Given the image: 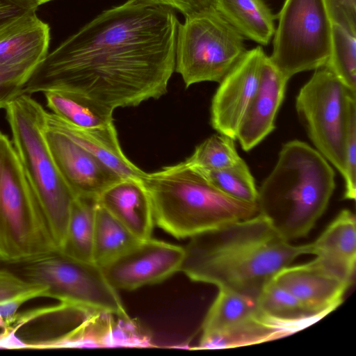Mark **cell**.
Here are the masks:
<instances>
[{
  "mask_svg": "<svg viewBox=\"0 0 356 356\" xmlns=\"http://www.w3.org/2000/svg\"><path fill=\"white\" fill-rule=\"evenodd\" d=\"M179 24L169 6L127 0L103 11L48 54L24 92H73L113 111L159 99L175 71Z\"/></svg>",
  "mask_w": 356,
  "mask_h": 356,
  "instance_id": "6da1fadb",
  "label": "cell"
},
{
  "mask_svg": "<svg viewBox=\"0 0 356 356\" xmlns=\"http://www.w3.org/2000/svg\"><path fill=\"white\" fill-rule=\"evenodd\" d=\"M191 238L180 271L256 302L282 269L312 252L311 243L291 244L259 213Z\"/></svg>",
  "mask_w": 356,
  "mask_h": 356,
  "instance_id": "7a4b0ae2",
  "label": "cell"
},
{
  "mask_svg": "<svg viewBox=\"0 0 356 356\" xmlns=\"http://www.w3.org/2000/svg\"><path fill=\"white\" fill-rule=\"evenodd\" d=\"M334 178V170L315 148L288 141L258 189L259 213L285 240L305 237L326 210Z\"/></svg>",
  "mask_w": 356,
  "mask_h": 356,
  "instance_id": "3957f363",
  "label": "cell"
},
{
  "mask_svg": "<svg viewBox=\"0 0 356 356\" xmlns=\"http://www.w3.org/2000/svg\"><path fill=\"white\" fill-rule=\"evenodd\" d=\"M154 224L177 238H192L259 213L257 202L234 199L186 161L145 173Z\"/></svg>",
  "mask_w": 356,
  "mask_h": 356,
  "instance_id": "277c9868",
  "label": "cell"
},
{
  "mask_svg": "<svg viewBox=\"0 0 356 356\" xmlns=\"http://www.w3.org/2000/svg\"><path fill=\"white\" fill-rule=\"evenodd\" d=\"M5 110L12 141L59 251L75 196L60 175L47 143V111L26 92L11 101Z\"/></svg>",
  "mask_w": 356,
  "mask_h": 356,
  "instance_id": "5b68a950",
  "label": "cell"
},
{
  "mask_svg": "<svg viewBox=\"0 0 356 356\" xmlns=\"http://www.w3.org/2000/svg\"><path fill=\"white\" fill-rule=\"evenodd\" d=\"M56 252L13 143L0 130V259L25 263Z\"/></svg>",
  "mask_w": 356,
  "mask_h": 356,
  "instance_id": "8992f818",
  "label": "cell"
},
{
  "mask_svg": "<svg viewBox=\"0 0 356 356\" xmlns=\"http://www.w3.org/2000/svg\"><path fill=\"white\" fill-rule=\"evenodd\" d=\"M244 39L214 8L185 17L177 27L175 71L186 88L220 83L245 52Z\"/></svg>",
  "mask_w": 356,
  "mask_h": 356,
  "instance_id": "52a82bcc",
  "label": "cell"
},
{
  "mask_svg": "<svg viewBox=\"0 0 356 356\" xmlns=\"http://www.w3.org/2000/svg\"><path fill=\"white\" fill-rule=\"evenodd\" d=\"M275 31L271 62L289 79L324 67L332 42V22L323 0H285Z\"/></svg>",
  "mask_w": 356,
  "mask_h": 356,
  "instance_id": "ba28073f",
  "label": "cell"
},
{
  "mask_svg": "<svg viewBox=\"0 0 356 356\" xmlns=\"http://www.w3.org/2000/svg\"><path fill=\"white\" fill-rule=\"evenodd\" d=\"M26 280L47 287L46 297L97 312L129 318L117 292L94 262L56 252L24 263Z\"/></svg>",
  "mask_w": 356,
  "mask_h": 356,
  "instance_id": "9c48e42d",
  "label": "cell"
},
{
  "mask_svg": "<svg viewBox=\"0 0 356 356\" xmlns=\"http://www.w3.org/2000/svg\"><path fill=\"white\" fill-rule=\"evenodd\" d=\"M350 92L332 72L323 67L315 70L300 88L296 100L297 112L316 149L341 175L344 172L347 98Z\"/></svg>",
  "mask_w": 356,
  "mask_h": 356,
  "instance_id": "30bf717a",
  "label": "cell"
},
{
  "mask_svg": "<svg viewBox=\"0 0 356 356\" xmlns=\"http://www.w3.org/2000/svg\"><path fill=\"white\" fill-rule=\"evenodd\" d=\"M184 257V248L151 237L100 267L115 289L132 291L180 271Z\"/></svg>",
  "mask_w": 356,
  "mask_h": 356,
  "instance_id": "8fae6325",
  "label": "cell"
},
{
  "mask_svg": "<svg viewBox=\"0 0 356 356\" xmlns=\"http://www.w3.org/2000/svg\"><path fill=\"white\" fill-rule=\"evenodd\" d=\"M265 56L261 46L245 51L219 83L211 106V124L219 134L236 139L257 90Z\"/></svg>",
  "mask_w": 356,
  "mask_h": 356,
  "instance_id": "7c38bea8",
  "label": "cell"
},
{
  "mask_svg": "<svg viewBox=\"0 0 356 356\" xmlns=\"http://www.w3.org/2000/svg\"><path fill=\"white\" fill-rule=\"evenodd\" d=\"M44 136L56 165L75 197L97 200L122 179L63 132L46 115Z\"/></svg>",
  "mask_w": 356,
  "mask_h": 356,
  "instance_id": "4fadbf2b",
  "label": "cell"
},
{
  "mask_svg": "<svg viewBox=\"0 0 356 356\" xmlns=\"http://www.w3.org/2000/svg\"><path fill=\"white\" fill-rule=\"evenodd\" d=\"M273 281L312 312L327 316L343 302L350 283L327 270L315 259L282 269Z\"/></svg>",
  "mask_w": 356,
  "mask_h": 356,
  "instance_id": "5bb4252c",
  "label": "cell"
},
{
  "mask_svg": "<svg viewBox=\"0 0 356 356\" xmlns=\"http://www.w3.org/2000/svg\"><path fill=\"white\" fill-rule=\"evenodd\" d=\"M50 27L31 15L0 36V74L25 83L48 54Z\"/></svg>",
  "mask_w": 356,
  "mask_h": 356,
  "instance_id": "9a60e30c",
  "label": "cell"
},
{
  "mask_svg": "<svg viewBox=\"0 0 356 356\" xmlns=\"http://www.w3.org/2000/svg\"><path fill=\"white\" fill-rule=\"evenodd\" d=\"M289 80L266 55L257 90L236 136L244 151L253 149L274 130L275 118L284 100Z\"/></svg>",
  "mask_w": 356,
  "mask_h": 356,
  "instance_id": "2e32d148",
  "label": "cell"
},
{
  "mask_svg": "<svg viewBox=\"0 0 356 356\" xmlns=\"http://www.w3.org/2000/svg\"><path fill=\"white\" fill-rule=\"evenodd\" d=\"M355 216L342 210L312 245V254L323 268L352 284L355 272Z\"/></svg>",
  "mask_w": 356,
  "mask_h": 356,
  "instance_id": "e0dca14e",
  "label": "cell"
},
{
  "mask_svg": "<svg viewBox=\"0 0 356 356\" xmlns=\"http://www.w3.org/2000/svg\"><path fill=\"white\" fill-rule=\"evenodd\" d=\"M97 202L140 241L152 237V208L140 180L121 179L105 190Z\"/></svg>",
  "mask_w": 356,
  "mask_h": 356,
  "instance_id": "ac0fdd59",
  "label": "cell"
},
{
  "mask_svg": "<svg viewBox=\"0 0 356 356\" xmlns=\"http://www.w3.org/2000/svg\"><path fill=\"white\" fill-rule=\"evenodd\" d=\"M52 122L74 142L115 172L122 179L140 180L145 172L134 164L122 152L114 123L83 129L74 126L53 113Z\"/></svg>",
  "mask_w": 356,
  "mask_h": 356,
  "instance_id": "d6986e66",
  "label": "cell"
},
{
  "mask_svg": "<svg viewBox=\"0 0 356 356\" xmlns=\"http://www.w3.org/2000/svg\"><path fill=\"white\" fill-rule=\"evenodd\" d=\"M214 8L244 38L268 45L275 28V16L263 0H215Z\"/></svg>",
  "mask_w": 356,
  "mask_h": 356,
  "instance_id": "ffe728a7",
  "label": "cell"
},
{
  "mask_svg": "<svg viewBox=\"0 0 356 356\" xmlns=\"http://www.w3.org/2000/svg\"><path fill=\"white\" fill-rule=\"evenodd\" d=\"M257 307L262 318L286 329L291 334L324 317L308 309L296 297L273 281L257 300Z\"/></svg>",
  "mask_w": 356,
  "mask_h": 356,
  "instance_id": "44dd1931",
  "label": "cell"
},
{
  "mask_svg": "<svg viewBox=\"0 0 356 356\" xmlns=\"http://www.w3.org/2000/svg\"><path fill=\"white\" fill-rule=\"evenodd\" d=\"M44 94L52 113L74 126L90 129L113 122V110L84 96L58 90Z\"/></svg>",
  "mask_w": 356,
  "mask_h": 356,
  "instance_id": "7402d4cb",
  "label": "cell"
},
{
  "mask_svg": "<svg viewBox=\"0 0 356 356\" xmlns=\"http://www.w3.org/2000/svg\"><path fill=\"white\" fill-rule=\"evenodd\" d=\"M97 200L75 197L73 200L66 236L58 251L70 257L93 262L92 249Z\"/></svg>",
  "mask_w": 356,
  "mask_h": 356,
  "instance_id": "603a6c76",
  "label": "cell"
},
{
  "mask_svg": "<svg viewBox=\"0 0 356 356\" xmlns=\"http://www.w3.org/2000/svg\"><path fill=\"white\" fill-rule=\"evenodd\" d=\"M140 241L97 202L92 249L94 263L102 266Z\"/></svg>",
  "mask_w": 356,
  "mask_h": 356,
  "instance_id": "cb8c5ba5",
  "label": "cell"
},
{
  "mask_svg": "<svg viewBox=\"0 0 356 356\" xmlns=\"http://www.w3.org/2000/svg\"><path fill=\"white\" fill-rule=\"evenodd\" d=\"M291 333L266 321L259 313L223 332L202 337L198 349L235 348L277 339Z\"/></svg>",
  "mask_w": 356,
  "mask_h": 356,
  "instance_id": "d4e9b609",
  "label": "cell"
},
{
  "mask_svg": "<svg viewBox=\"0 0 356 356\" xmlns=\"http://www.w3.org/2000/svg\"><path fill=\"white\" fill-rule=\"evenodd\" d=\"M257 313L256 301L228 290L219 289L203 321L202 336L225 332Z\"/></svg>",
  "mask_w": 356,
  "mask_h": 356,
  "instance_id": "484cf974",
  "label": "cell"
},
{
  "mask_svg": "<svg viewBox=\"0 0 356 356\" xmlns=\"http://www.w3.org/2000/svg\"><path fill=\"white\" fill-rule=\"evenodd\" d=\"M47 287L26 278L0 270V328L10 327L17 317V312L26 302L46 297Z\"/></svg>",
  "mask_w": 356,
  "mask_h": 356,
  "instance_id": "4316f807",
  "label": "cell"
},
{
  "mask_svg": "<svg viewBox=\"0 0 356 356\" xmlns=\"http://www.w3.org/2000/svg\"><path fill=\"white\" fill-rule=\"evenodd\" d=\"M195 168L223 193L243 202H257L258 189L248 166L242 159L236 164L223 168Z\"/></svg>",
  "mask_w": 356,
  "mask_h": 356,
  "instance_id": "83f0119b",
  "label": "cell"
},
{
  "mask_svg": "<svg viewBox=\"0 0 356 356\" xmlns=\"http://www.w3.org/2000/svg\"><path fill=\"white\" fill-rule=\"evenodd\" d=\"M324 67L356 95V34L332 25L331 51Z\"/></svg>",
  "mask_w": 356,
  "mask_h": 356,
  "instance_id": "f1b7e54d",
  "label": "cell"
},
{
  "mask_svg": "<svg viewBox=\"0 0 356 356\" xmlns=\"http://www.w3.org/2000/svg\"><path fill=\"white\" fill-rule=\"evenodd\" d=\"M241 159L234 140L220 134L211 136L197 145L185 161L195 168L213 170L233 165Z\"/></svg>",
  "mask_w": 356,
  "mask_h": 356,
  "instance_id": "f546056e",
  "label": "cell"
},
{
  "mask_svg": "<svg viewBox=\"0 0 356 356\" xmlns=\"http://www.w3.org/2000/svg\"><path fill=\"white\" fill-rule=\"evenodd\" d=\"M344 149V172L342 175L345 181L343 199L355 200L356 197V95L350 92L347 98Z\"/></svg>",
  "mask_w": 356,
  "mask_h": 356,
  "instance_id": "4dcf8cb0",
  "label": "cell"
},
{
  "mask_svg": "<svg viewBox=\"0 0 356 356\" xmlns=\"http://www.w3.org/2000/svg\"><path fill=\"white\" fill-rule=\"evenodd\" d=\"M38 7L28 0H0V36L36 13Z\"/></svg>",
  "mask_w": 356,
  "mask_h": 356,
  "instance_id": "1f68e13d",
  "label": "cell"
},
{
  "mask_svg": "<svg viewBox=\"0 0 356 356\" xmlns=\"http://www.w3.org/2000/svg\"><path fill=\"white\" fill-rule=\"evenodd\" d=\"M332 24L356 34V0H323Z\"/></svg>",
  "mask_w": 356,
  "mask_h": 356,
  "instance_id": "d6a6232c",
  "label": "cell"
},
{
  "mask_svg": "<svg viewBox=\"0 0 356 356\" xmlns=\"http://www.w3.org/2000/svg\"><path fill=\"white\" fill-rule=\"evenodd\" d=\"M169 6L187 17L214 8L215 0H149Z\"/></svg>",
  "mask_w": 356,
  "mask_h": 356,
  "instance_id": "836d02e7",
  "label": "cell"
},
{
  "mask_svg": "<svg viewBox=\"0 0 356 356\" xmlns=\"http://www.w3.org/2000/svg\"><path fill=\"white\" fill-rule=\"evenodd\" d=\"M25 83L0 74V109L24 92Z\"/></svg>",
  "mask_w": 356,
  "mask_h": 356,
  "instance_id": "e575fe53",
  "label": "cell"
},
{
  "mask_svg": "<svg viewBox=\"0 0 356 356\" xmlns=\"http://www.w3.org/2000/svg\"><path fill=\"white\" fill-rule=\"evenodd\" d=\"M32 3H33L34 4H35L37 6H39L44 3H47L49 1H51V0H28Z\"/></svg>",
  "mask_w": 356,
  "mask_h": 356,
  "instance_id": "d590c367",
  "label": "cell"
}]
</instances>
